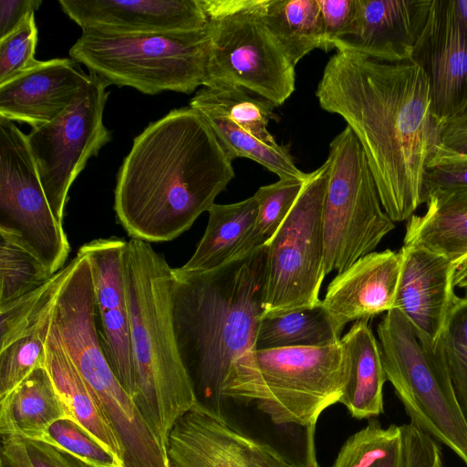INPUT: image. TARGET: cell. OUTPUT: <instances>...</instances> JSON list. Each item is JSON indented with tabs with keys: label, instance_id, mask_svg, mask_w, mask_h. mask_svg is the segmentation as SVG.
Returning a JSON list of instances; mask_svg holds the SVG:
<instances>
[{
	"label": "cell",
	"instance_id": "obj_30",
	"mask_svg": "<svg viewBox=\"0 0 467 467\" xmlns=\"http://www.w3.org/2000/svg\"><path fill=\"white\" fill-rule=\"evenodd\" d=\"M331 467H407L401 426L370 420L346 440Z\"/></svg>",
	"mask_w": 467,
	"mask_h": 467
},
{
	"label": "cell",
	"instance_id": "obj_15",
	"mask_svg": "<svg viewBox=\"0 0 467 467\" xmlns=\"http://www.w3.org/2000/svg\"><path fill=\"white\" fill-rule=\"evenodd\" d=\"M82 30L117 34L189 33L208 20L201 0H59Z\"/></svg>",
	"mask_w": 467,
	"mask_h": 467
},
{
	"label": "cell",
	"instance_id": "obj_41",
	"mask_svg": "<svg viewBox=\"0 0 467 467\" xmlns=\"http://www.w3.org/2000/svg\"><path fill=\"white\" fill-rule=\"evenodd\" d=\"M21 439L32 467H91L78 457L46 441Z\"/></svg>",
	"mask_w": 467,
	"mask_h": 467
},
{
	"label": "cell",
	"instance_id": "obj_6",
	"mask_svg": "<svg viewBox=\"0 0 467 467\" xmlns=\"http://www.w3.org/2000/svg\"><path fill=\"white\" fill-rule=\"evenodd\" d=\"M71 59L108 86L131 87L144 94L170 90L191 94L208 83L209 35L117 34L82 30L69 49Z\"/></svg>",
	"mask_w": 467,
	"mask_h": 467
},
{
	"label": "cell",
	"instance_id": "obj_3",
	"mask_svg": "<svg viewBox=\"0 0 467 467\" xmlns=\"http://www.w3.org/2000/svg\"><path fill=\"white\" fill-rule=\"evenodd\" d=\"M266 245L203 273L174 272L171 312L177 348L198 400L222 416L232 366L255 350L263 315Z\"/></svg>",
	"mask_w": 467,
	"mask_h": 467
},
{
	"label": "cell",
	"instance_id": "obj_42",
	"mask_svg": "<svg viewBox=\"0 0 467 467\" xmlns=\"http://www.w3.org/2000/svg\"><path fill=\"white\" fill-rule=\"evenodd\" d=\"M315 430L316 428L306 429V453L304 463L293 462L269 444L257 441L259 467H320L316 455Z\"/></svg>",
	"mask_w": 467,
	"mask_h": 467
},
{
	"label": "cell",
	"instance_id": "obj_29",
	"mask_svg": "<svg viewBox=\"0 0 467 467\" xmlns=\"http://www.w3.org/2000/svg\"><path fill=\"white\" fill-rule=\"evenodd\" d=\"M189 107L200 113L210 112L225 117L254 135L273 140L267 126L275 119L271 102L254 98L244 88L228 85L202 87L191 99Z\"/></svg>",
	"mask_w": 467,
	"mask_h": 467
},
{
	"label": "cell",
	"instance_id": "obj_11",
	"mask_svg": "<svg viewBox=\"0 0 467 467\" xmlns=\"http://www.w3.org/2000/svg\"><path fill=\"white\" fill-rule=\"evenodd\" d=\"M0 235L34 254L53 275L70 246L40 182L26 135L0 117Z\"/></svg>",
	"mask_w": 467,
	"mask_h": 467
},
{
	"label": "cell",
	"instance_id": "obj_40",
	"mask_svg": "<svg viewBox=\"0 0 467 467\" xmlns=\"http://www.w3.org/2000/svg\"><path fill=\"white\" fill-rule=\"evenodd\" d=\"M322 17L326 51L342 36L353 20L356 0H317Z\"/></svg>",
	"mask_w": 467,
	"mask_h": 467
},
{
	"label": "cell",
	"instance_id": "obj_2",
	"mask_svg": "<svg viewBox=\"0 0 467 467\" xmlns=\"http://www.w3.org/2000/svg\"><path fill=\"white\" fill-rule=\"evenodd\" d=\"M232 159L191 107L171 110L134 138L114 191L131 238L167 242L186 232L234 177Z\"/></svg>",
	"mask_w": 467,
	"mask_h": 467
},
{
	"label": "cell",
	"instance_id": "obj_25",
	"mask_svg": "<svg viewBox=\"0 0 467 467\" xmlns=\"http://www.w3.org/2000/svg\"><path fill=\"white\" fill-rule=\"evenodd\" d=\"M263 18L294 65L315 48L326 51L317 0H265Z\"/></svg>",
	"mask_w": 467,
	"mask_h": 467
},
{
	"label": "cell",
	"instance_id": "obj_17",
	"mask_svg": "<svg viewBox=\"0 0 467 467\" xmlns=\"http://www.w3.org/2000/svg\"><path fill=\"white\" fill-rule=\"evenodd\" d=\"M401 266L400 253L371 252L329 283L322 306L341 335L349 322L369 319L393 309Z\"/></svg>",
	"mask_w": 467,
	"mask_h": 467
},
{
	"label": "cell",
	"instance_id": "obj_4",
	"mask_svg": "<svg viewBox=\"0 0 467 467\" xmlns=\"http://www.w3.org/2000/svg\"><path fill=\"white\" fill-rule=\"evenodd\" d=\"M134 369L132 400L167 448L176 422L198 403L174 335L173 268L148 242H127L123 265Z\"/></svg>",
	"mask_w": 467,
	"mask_h": 467
},
{
	"label": "cell",
	"instance_id": "obj_24",
	"mask_svg": "<svg viewBox=\"0 0 467 467\" xmlns=\"http://www.w3.org/2000/svg\"><path fill=\"white\" fill-rule=\"evenodd\" d=\"M67 416L47 368L34 370L0 399L1 436L41 441L47 428Z\"/></svg>",
	"mask_w": 467,
	"mask_h": 467
},
{
	"label": "cell",
	"instance_id": "obj_28",
	"mask_svg": "<svg viewBox=\"0 0 467 467\" xmlns=\"http://www.w3.org/2000/svg\"><path fill=\"white\" fill-rule=\"evenodd\" d=\"M200 113V112H199ZM234 161L235 158L250 159L279 179L305 181L308 173L300 171L286 148L275 140H266L238 126L229 119L210 112L200 113Z\"/></svg>",
	"mask_w": 467,
	"mask_h": 467
},
{
	"label": "cell",
	"instance_id": "obj_21",
	"mask_svg": "<svg viewBox=\"0 0 467 467\" xmlns=\"http://www.w3.org/2000/svg\"><path fill=\"white\" fill-rule=\"evenodd\" d=\"M258 213L254 195L231 204L214 203L203 236L178 274H198L216 269L255 248L266 240L256 231Z\"/></svg>",
	"mask_w": 467,
	"mask_h": 467
},
{
	"label": "cell",
	"instance_id": "obj_32",
	"mask_svg": "<svg viewBox=\"0 0 467 467\" xmlns=\"http://www.w3.org/2000/svg\"><path fill=\"white\" fill-rule=\"evenodd\" d=\"M423 191L426 204L467 208V156L437 144L425 167Z\"/></svg>",
	"mask_w": 467,
	"mask_h": 467
},
{
	"label": "cell",
	"instance_id": "obj_10",
	"mask_svg": "<svg viewBox=\"0 0 467 467\" xmlns=\"http://www.w3.org/2000/svg\"><path fill=\"white\" fill-rule=\"evenodd\" d=\"M329 173L327 161L308 173L290 212L267 240L262 317L321 304L325 275L322 212Z\"/></svg>",
	"mask_w": 467,
	"mask_h": 467
},
{
	"label": "cell",
	"instance_id": "obj_23",
	"mask_svg": "<svg viewBox=\"0 0 467 467\" xmlns=\"http://www.w3.org/2000/svg\"><path fill=\"white\" fill-rule=\"evenodd\" d=\"M46 351V368L67 417L90 432L122 463L119 442L101 408L63 348L53 319L47 336Z\"/></svg>",
	"mask_w": 467,
	"mask_h": 467
},
{
	"label": "cell",
	"instance_id": "obj_7",
	"mask_svg": "<svg viewBox=\"0 0 467 467\" xmlns=\"http://www.w3.org/2000/svg\"><path fill=\"white\" fill-rule=\"evenodd\" d=\"M378 337L387 380L410 423L467 466V414L435 344L396 308L379 322Z\"/></svg>",
	"mask_w": 467,
	"mask_h": 467
},
{
	"label": "cell",
	"instance_id": "obj_48",
	"mask_svg": "<svg viewBox=\"0 0 467 467\" xmlns=\"http://www.w3.org/2000/svg\"><path fill=\"white\" fill-rule=\"evenodd\" d=\"M458 116L467 117V102L462 106V108L460 109L459 113L455 117H458Z\"/></svg>",
	"mask_w": 467,
	"mask_h": 467
},
{
	"label": "cell",
	"instance_id": "obj_49",
	"mask_svg": "<svg viewBox=\"0 0 467 467\" xmlns=\"http://www.w3.org/2000/svg\"><path fill=\"white\" fill-rule=\"evenodd\" d=\"M467 209V208H466Z\"/></svg>",
	"mask_w": 467,
	"mask_h": 467
},
{
	"label": "cell",
	"instance_id": "obj_35",
	"mask_svg": "<svg viewBox=\"0 0 467 467\" xmlns=\"http://www.w3.org/2000/svg\"><path fill=\"white\" fill-rule=\"evenodd\" d=\"M467 414V297H456L435 343Z\"/></svg>",
	"mask_w": 467,
	"mask_h": 467
},
{
	"label": "cell",
	"instance_id": "obj_39",
	"mask_svg": "<svg viewBox=\"0 0 467 467\" xmlns=\"http://www.w3.org/2000/svg\"><path fill=\"white\" fill-rule=\"evenodd\" d=\"M407 467H444L435 440L412 423L401 425Z\"/></svg>",
	"mask_w": 467,
	"mask_h": 467
},
{
	"label": "cell",
	"instance_id": "obj_12",
	"mask_svg": "<svg viewBox=\"0 0 467 467\" xmlns=\"http://www.w3.org/2000/svg\"><path fill=\"white\" fill-rule=\"evenodd\" d=\"M108 87L88 74L62 113L26 135L47 202L61 223L70 186L88 161L111 140L103 123Z\"/></svg>",
	"mask_w": 467,
	"mask_h": 467
},
{
	"label": "cell",
	"instance_id": "obj_20",
	"mask_svg": "<svg viewBox=\"0 0 467 467\" xmlns=\"http://www.w3.org/2000/svg\"><path fill=\"white\" fill-rule=\"evenodd\" d=\"M70 58L39 61L0 85V116L32 129L50 122L73 101L88 75Z\"/></svg>",
	"mask_w": 467,
	"mask_h": 467
},
{
	"label": "cell",
	"instance_id": "obj_1",
	"mask_svg": "<svg viewBox=\"0 0 467 467\" xmlns=\"http://www.w3.org/2000/svg\"><path fill=\"white\" fill-rule=\"evenodd\" d=\"M316 95L360 142L384 211L394 223L408 221L424 202L425 167L438 144L423 69L412 59L385 62L337 51Z\"/></svg>",
	"mask_w": 467,
	"mask_h": 467
},
{
	"label": "cell",
	"instance_id": "obj_9",
	"mask_svg": "<svg viewBox=\"0 0 467 467\" xmlns=\"http://www.w3.org/2000/svg\"><path fill=\"white\" fill-rule=\"evenodd\" d=\"M322 212L325 275L345 270L374 252L395 228L384 211L360 142L347 126L329 146Z\"/></svg>",
	"mask_w": 467,
	"mask_h": 467
},
{
	"label": "cell",
	"instance_id": "obj_37",
	"mask_svg": "<svg viewBox=\"0 0 467 467\" xmlns=\"http://www.w3.org/2000/svg\"><path fill=\"white\" fill-rule=\"evenodd\" d=\"M304 182L279 179L276 182L260 187L254 194L258 205L256 231L266 242L290 212Z\"/></svg>",
	"mask_w": 467,
	"mask_h": 467
},
{
	"label": "cell",
	"instance_id": "obj_34",
	"mask_svg": "<svg viewBox=\"0 0 467 467\" xmlns=\"http://www.w3.org/2000/svg\"><path fill=\"white\" fill-rule=\"evenodd\" d=\"M51 276L34 254L0 235V306L34 291Z\"/></svg>",
	"mask_w": 467,
	"mask_h": 467
},
{
	"label": "cell",
	"instance_id": "obj_8",
	"mask_svg": "<svg viewBox=\"0 0 467 467\" xmlns=\"http://www.w3.org/2000/svg\"><path fill=\"white\" fill-rule=\"evenodd\" d=\"M209 35L208 83L255 93L280 106L296 88V65L263 18L265 0H201Z\"/></svg>",
	"mask_w": 467,
	"mask_h": 467
},
{
	"label": "cell",
	"instance_id": "obj_18",
	"mask_svg": "<svg viewBox=\"0 0 467 467\" xmlns=\"http://www.w3.org/2000/svg\"><path fill=\"white\" fill-rule=\"evenodd\" d=\"M400 275L394 307L434 344L457 297V265L446 257L414 244L400 250Z\"/></svg>",
	"mask_w": 467,
	"mask_h": 467
},
{
	"label": "cell",
	"instance_id": "obj_19",
	"mask_svg": "<svg viewBox=\"0 0 467 467\" xmlns=\"http://www.w3.org/2000/svg\"><path fill=\"white\" fill-rule=\"evenodd\" d=\"M167 452L170 467H259L257 441L200 402L172 428Z\"/></svg>",
	"mask_w": 467,
	"mask_h": 467
},
{
	"label": "cell",
	"instance_id": "obj_46",
	"mask_svg": "<svg viewBox=\"0 0 467 467\" xmlns=\"http://www.w3.org/2000/svg\"><path fill=\"white\" fill-rule=\"evenodd\" d=\"M454 285L461 288H467V258L456 269Z\"/></svg>",
	"mask_w": 467,
	"mask_h": 467
},
{
	"label": "cell",
	"instance_id": "obj_44",
	"mask_svg": "<svg viewBox=\"0 0 467 467\" xmlns=\"http://www.w3.org/2000/svg\"><path fill=\"white\" fill-rule=\"evenodd\" d=\"M438 144L457 154L467 156V117L449 119L438 127Z\"/></svg>",
	"mask_w": 467,
	"mask_h": 467
},
{
	"label": "cell",
	"instance_id": "obj_22",
	"mask_svg": "<svg viewBox=\"0 0 467 467\" xmlns=\"http://www.w3.org/2000/svg\"><path fill=\"white\" fill-rule=\"evenodd\" d=\"M340 341L350 358V376L339 403L357 420L383 413V387L387 380L381 351L368 319L354 322Z\"/></svg>",
	"mask_w": 467,
	"mask_h": 467
},
{
	"label": "cell",
	"instance_id": "obj_43",
	"mask_svg": "<svg viewBox=\"0 0 467 467\" xmlns=\"http://www.w3.org/2000/svg\"><path fill=\"white\" fill-rule=\"evenodd\" d=\"M41 4V0H0V39L15 31Z\"/></svg>",
	"mask_w": 467,
	"mask_h": 467
},
{
	"label": "cell",
	"instance_id": "obj_5",
	"mask_svg": "<svg viewBox=\"0 0 467 467\" xmlns=\"http://www.w3.org/2000/svg\"><path fill=\"white\" fill-rule=\"evenodd\" d=\"M349 376L350 358L341 341L255 349L232 366L222 396L253 402L276 425L310 429L325 410L339 402Z\"/></svg>",
	"mask_w": 467,
	"mask_h": 467
},
{
	"label": "cell",
	"instance_id": "obj_36",
	"mask_svg": "<svg viewBox=\"0 0 467 467\" xmlns=\"http://www.w3.org/2000/svg\"><path fill=\"white\" fill-rule=\"evenodd\" d=\"M78 457L91 467H122L121 462L70 417L53 422L41 440Z\"/></svg>",
	"mask_w": 467,
	"mask_h": 467
},
{
	"label": "cell",
	"instance_id": "obj_33",
	"mask_svg": "<svg viewBox=\"0 0 467 467\" xmlns=\"http://www.w3.org/2000/svg\"><path fill=\"white\" fill-rule=\"evenodd\" d=\"M71 269V262L34 291L0 306V349L32 327L55 303Z\"/></svg>",
	"mask_w": 467,
	"mask_h": 467
},
{
	"label": "cell",
	"instance_id": "obj_13",
	"mask_svg": "<svg viewBox=\"0 0 467 467\" xmlns=\"http://www.w3.org/2000/svg\"><path fill=\"white\" fill-rule=\"evenodd\" d=\"M411 59L425 72L439 127L467 102V26L453 0H432Z\"/></svg>",
	"mask_w": 467,
	"mask_h": 467
},
{
	"label": "cell",
	"instance_id": "obj_26",
	"mask_svg": "<svg viewBox=\"0 0 467 467\" xmlns=\"http://www.w3.org/2000/svg\"><path fill=\"white\" fill-rule=\"evenodd\" d=\"M326 310L320 305L262 317L255 349L323 347L340 341Z\"/></svg>",
	"mask_w": 467,
	"mask_h": 467
},
{
	"label": "cell",
	"instance_id": "obj_38",
	"mask_svg": "<svg viewBox=\"0 0 467 467\" xmlns=\"http://www.w3.org/2000/svg\"><path fill=\"white\" fill-rule=\"evenodd\" d=\"M37 26L30 14L12 33L0 39V85L35 67Z\"/></svg>",
	"mask_w": 467,
	"mask_h": 467
},
{
	"label": "cell",
	"instance_id": "obj_45",
	"mask_svg": "<svg viewBox=\"0 0 467 467\" xmlns=\"http://www.w3.org/2000/svg\"><path fill=\"white\" fill-rule=\"evenodd\" d=\"M0 467H32L20 437L2 436Z\"/></svg>",
	"mask_w": 467,
	"mask_h": 467
},
{
	"label": "cell",
	"instance_id": "obj_47",
	"mask_svg": "<svg viewBox=\"0 0 467 467\" xmlns=\"http://www.w3.org/2000/svg\"><path fill=\"white\" fill-rule=\"evenodd\" d=\"M459 16L467 26V0H453Z\"/></svg>",
	"mask_w": 467,
	"mask_h": 467
},
{
	"label": "cell",
	"instance_id": "obj_27",
	"mask_svg": "<svg viewBox=\"0 0 467 467\" xmlns=\"http://www.w3.org/2000/svg\"><path fill=\"white\" fill-rule=\"evenodd\" d=\"M404 244L441 254L457 266L467 258V209L426 205L406 223Z\"/></svg>",
	"mask_w": 467,
	"mask_h": 467
},
{
	"label": "cell",
	"instance_id": "obj_31",
	"mask_svg": "<svg viewBox=\"0 0 467 467\" xmlns=\"http://www.w3.org/2000/svg\"><path fill=\"white\" fill-rule=\"evenodd\" d=\"M53 307L54 305L21 337L0 349V399L17 387L34 370L46 367V340Z\"/></svg>",
	"mask_w": 467,
	"mask_h": 467
},
{
	"label": "cell",
	"instance_id": "obj_14",
	"mask_svg": "<svg viewBox=\"0 0 467 467\" xmlns=\"http://www.w3.org/2000/svg\"><path fill=\"white\" fill-rule=\"evenodd\" d=\"M126 245L123 239L109 237L92 240L79 249L87 255L92 271L103 352L119 382L132 398L133 357L123 276Z\"/></svg>",
	"mask_w": 467,
	"mask_h": 467
},
{
	"label": "cell",
	"instance_id": "obj_16",
	"mask_svg": "<svg viewBox=\"0 0 467 467\" xmlns=\"http://www.w3.org/2000/svg\"><path fill=\"white\" fill-rule=\"evenodd\" d=\"M431 1L356 0L353 20L333 48L385 62L411 59Z\"/></svg>",
	"mask_w": 467,
	"mask_h": 467
}]
</instances>
